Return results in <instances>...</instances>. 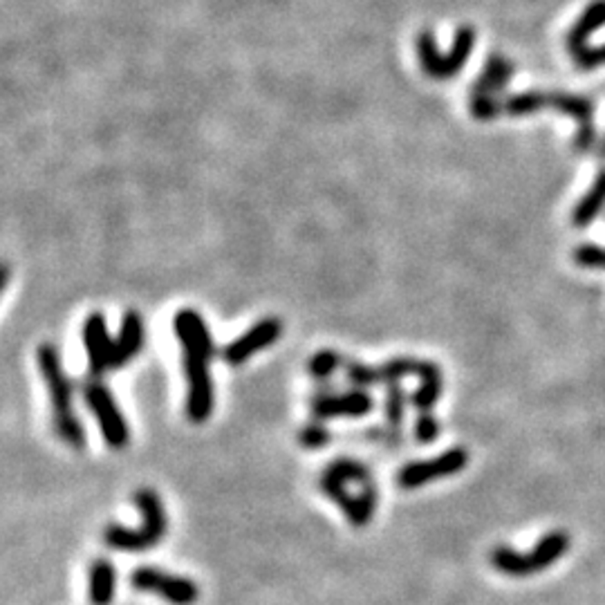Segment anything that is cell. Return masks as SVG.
<instances>
[{
	"mask_svg": "<svg viewBox=\"0 0 605 605\" xmlns=\"http://www.w3.org/2000/svg\"><path fill=\"white\" fill-rule=\"evenodd\" d=\"M603 25H605V0H594V3H590L588 9L581 14L579 23H576V25L570 30V34H568L570 54L583 50L585 43H588V38Z\"/></svg>",
	"mask_w": 605,
	"mask_h": 605,
	"instance_id": "2e32d148",
	"label": "cell"
},
{
	"mask_svg": "<svg viewBox=\"0 0 605 605\" xmlns=\"http://www.w3.org/2000/svg\"><path fill=\"white\" fill-rule=\"evenodd\" d=\"M471 114L480 122H492L503 112V102L495 97H484V94H471Z\"/></svg>",
	"mask_w": 605,
	"mask_h": 605,
	"instance_id": "484cf974",
	"label": "cell"
},
{
	"mask_svg": "<svg viewBox=\"0 0 605 605\" xmlns=\"http://www.w3.org/2000/svg\"><path fill=\"white\" fill-rule=\"evenodd\" d=\"M330 442H332L330 428L326 426V422H318V419L305 424V426L301 428V433H298V444H301L303 449H309V451L326 449Z\"/></svg>",
	"mask_w": 605,
	"mask_h": 605,
	"instance_id": "d4e9b609",
	"label": "cell"
},
{
	"mask_svg": "<svg viewBox=\"0 0 605 605\" xmlns=\"http://www.w3.org/2000/svg\"><path fill=\"white\" fill-rule=\"evenodd\" d=\"M492 563L493 568L507 576H516V579H522V576L536 574L533 571V565L530 561V554H521V551L512 550L507 545H498L493 547L492 551Z\"/></svg>",
	"mask_w": 605,
	"mask_h": 605,
	"instance_id": "44dd1931",
	"label": "cell"
},
{
	"mask_svg": "<svg viewBox=\"0 0 605 605\" xmlns=\"http://www.w3.org/2000/svg\"><path fill=\"white\" fill-rule=\"evenodd\" d=\"M542 108H550V94L545 93H521L503 99V112L509 117H525Z\"/></svg>",
	"mask_w": 605,
	"mask_h": 605,
	"instance_id": "7402d4cb",
	"label": "cell"
},
{
	"mask_svg": "<svg viewBox=\"0 0 605 605\" xmlns=\"http://www.w3.org/2000/svg\"><path fill=\"white\" fill-rule=\"evenodd\" d=\"M88 597L93 605H111L117 588V571L108 559H97L90 565Z\"/></svg>",
	"mask_w": 605,
	"mask_h": 605,
	"instance_id": "9a60e30c",
	"label": "cell"
},
{
	"mask_svg": "<svg viewBox=\"0 0 605 605\" xmlns=\"http://www.w3.org/2000/svg\"><path fill=\"white\" fill-rule=\"evenodd\" d=\"M513 63L500 54H492L484 63L483 74L475 79L471 94H484V97H498L507 88L509 79L513 76Z\"/></svg>",
	"mask_w": 605,
	"mask_h": 605,
	"instance_id": "5bb4252c",
	"label": "cell"
},
{
	"mask_svg": "<svg viewBox=\"0 0 605 605\" xmlns=\"http://www.w3.org/2000/svg\"><path fill=\"white\" fill-rule=\"evenodd\" d=\"M404 406H406V393L402 388V381H393L385 385V422H388L390 433H399L404 422Z\"/></svg>",
	"mask_w": 605,
	"mask_h": 605,
	"instance_id": "603a6c76",
	"label": "cell"
},
{
	"mask_svg": "<svg viewBox=\"0 0 605 605\" xmlns=\"http://www.w3.org/2000/svg\"><path fill=\"white\" fill-rule=\"evenodd\" d=\"M318 489L335 500L352 527H366L377 512L379 492L373 471L355 457H337L321 473Z\"/></svg>",
	"mask_w": 605,
	"mask_h": 605,
	"instance_id": "7a4b0ae2",
	"label": "cell"
},
{
	"mask_svg": "<svg viewBox=\"0 0 605 605\" xmlns=\"http://www.w3.org/2000/svg\"><path fill=\"white\" fill-rule=\"evenodd\" d=\"M570 550V536L568 532L556 530L545 533V536L538 541V545L533 547L530 561L533 565V571H542L547 570L550 565H554L556 561H561L565 556V551Z\"/></svg>",
	"mask_w": 605,
	"mask_h": 605,
	"instance_id": "e0dca14e",
	"label": "cell"
},
{
	"mask_svg": "<svg viewBox=\"0 0 605 605\" xmlns=\"http://www.w3.org/2000/svg\"><path fill=\"white\" fill-rule=\"evenodd\" d=\"M599 160H605V137L601 140V144H599Z\"/></svg>",
	"mask_w": 605,
	"mask_h": 605,
	"instance_id": "4dcf8cb0",
	"label": "cell"
},
{
	"mask_svg": "<svg viewBox=\"0 0 605 605\" xmlns=\"http://www.w3.org/2000/svg\"><path fill=\"white\" fill-rule=\"evenodd\" d=\"M175 335L184 347V370H187L189 395L187 415L193 424L207 422L213 411V384L209 377V361L216 359L218 350L207 323L195 309H180L173 318Z\"/></svg>",
	"mask_w": 605,
	"mask_h": 605,
	"instance_id": "6da1fadb",
	"label": "cell"
},
{
	"mask_svg": "<svg viewBox=\"0 0 605 605\" xmlns=\"http://www.w3.org/2000/svg\"><path fill=\"white\" fill-rule=\"evenodd\" d=\"M550 108L574 117L579 126H594V103L590 99L568 93H550Z\"/></svg>",
	"mask_w": 605,
	"mask_h": 605,
	"instance_id": "ffe728a7",
	"label": "cell"
},
{
	"mask_svg": "<svg viewBox=\"0 0 605 605\" xmlns=\"http://www.w3.org/2000/svg\"><path fill=\"white\" fill-rule=\"evenodd\" d=\"M137 509L141 512L144 521H141L140 530H126L122 525H111L103 532V541L108 547L119 551H144L155 547L157 542L164 538L166 533V512L164 504H161L160 495L152 489H140L132 495Z\"/></svg>",
	"mask_w": 605,
	"mask_h": 605,
	"instance_id": "277c9868",
	"label": "cell"
},
{
	"mask_svg": "<svg viewBox=\"0 0 605 605\" xmlns=\"http://www.w3.org/2000/svg\"><path fill=\"white\" fill-rule=\"evenodd\" d=\"M83 346L88 352V366L93 377H102L112 370V346L102 312H93L83 323Z\"/></svg>",
	"mask_w": 605,
	"mask_h": 605,
	"instance_id": "7c38bea8",
	"label": "cell"
},
{
	"mask_svg": "<svg viewBox=\"0 0 605 605\" xmlns=\"http://www.w3.org/2000/svg\"><path fill=\"white\" fill-rule=\"evenodd\" d=\"M280 332H283V323L276 317H267L263 321L256 323L254 327H249L245 335L238 337L236 341L222 347L220 356L229 366H242L245 361H249L256 352L274 346V343L280 339Z\"/></svg>",
	"mask_w": 605,
	"mask_h": 605,
	"instance_id": "8fae6325",
	"label": "cell"
},
{
	"mask_svg": "<svg viewBox=\"0 0 605 605\" xmlns=\"http://www.w3.org/2000/svg\"><path fill=\"white\" fill-rule=\"evenodd\" d=\"M81 395H83V402L88 404L93 415L97 417L106 444L114 451L126 449L128 440H131V431H128L126 419H123L122 411H119L111 390L99 381V377H93L83 381V385H81Z\"/></svg>",
	"mask_w": 605,
	"mask_h": 605,
	"instance_id": "8992f818",
	"label": "cell"
},
{
	"mask_svg": "<svg viewBox=\"0 0 605 605\" xmlns=\"http://www.w3.org/2000/svg\"><path fill=\"white\" fill-rule=\"evenodd\" d=\"M442 388H444V381H442V370L437 364H428L426 373L419 377V388L415 390V395L411 397V404L417 408L419 413L433 411L437 402L442 397Z\"/></svg>",
	"mask_w": 605,
	"mask_h": 605,
	"instance_id": "ac0fdd59",
	"label": "cell"
},
{
	"mask_svg": "<svg viewBox=\"0 0 605 605\" xmlns=\"http://www.w3.org/2000/svg\"><path fill=\"white\" fill-rule=\"evenodd\" d=\"M475 47V30L471 25H462L457 30L454 47L449 50V54H442L440 47H437L435 36L431 32H422L417 36V56L419 63H422L424 74L431 76L435 81H446L454 79L460 74V70L464 68L466 61L471 59V52Z\"/></svg>",
	"mask_w": 605,
	"mask_h": 605,
	"instance_id": "5b68a950",
	"label": "cell"
},
{
	"mask_svg": "<svg viewBox=\"0 0 605 605\" xmlns=\"http://www.w3.org/2000/svg\"><path fill=\"white\" fill-rule=\"evenodd\" d=\"M571 59H574V63L579 65V70H585V73H590V70H597L599 65L605 63V45L601 47L585 45L583 50L574 52Z\"/></svg>",
	"mask_w": 605,
	"mask_h": 605,
	"instance_id": "f1b7e54d",
	"label": "cell"
},
{
	"mask_svg": "<svg viewBox=\"0 0 605 605\" xmlns=\"http://www.w3.org/2000/svg\"><path fill=\"white\" fill-rule=\"evenodd\" d=\"M594 144H597V128L579 126L574 140H571V149H574L576 152H588L594 149Z\"/></svg>",
	"mask_w": 605,
	"mask_h": 605,
	"instance_id": "f546056e",
	"label": "cell"
},
{
	"mask_svg": "<svg viewBox=\"0 0 605 605\" xmlns=\"http://www.w3.org/2000/svg\"><path fill=\"white\" fill-rule=\"evenodd\" d=\"M38 368H41L43 381L47 385L52 402V419H54V428L59 433L61 440L73 449H83L85 446V431L81 426L79 417L74 413V390L70 384L68 375H65L63 364H61L59 350L50 343H43L36 350Z\"/></svg>",
	"mask_w": 605,
	"mask_h": 605,
	"instance_id": "3957f363",
	"label": "cell"
},
{
	"mask_svg": "<svg viewBox=\"0 0 605 605\" xmlns=\"http://www.w3.org/2000/svg\"><path fill=\"white\" fill-rule=\"evenodd\" d=\"M469 464V451L455 446V449L444 451L442 455L433 457V460H419V462H408L399 469L397 473V484L406 492L411 489H419L424 484L433 483L437 478H449V475L460 473Z\"/></svg>",
	"mask_w": 605,
	"mask_h": 605,
	"instance_id": "ba28073f",
	"label": "cell"
},
{
	"mask_svg": "<svg viewBox=\"0 0 605 605\" xmlns=\"http://www.w3.org/2000/svg\"><path fill=\"white\" fill-rule=\"evenodd\" d=\"M574 260L585 269H605V247L581 245L574 249Z\"/></svg>",
	"mask_w": 605,
	"mask_h": 605,
	"instance_id": "4316f807",
	"label": "cell"
},
{
	"mask_svg": "<svg viewBox=\"0 0 605 605\" xmlns=\"http://www.w3.org/2000/svg\"><path fill=\"white\" fill-rule=\"evenodd\" d=\"M605 207V169L597 175V182L592 184V189L588 190L583 200L576 204V209L571 211V222L576 227H588L590 222L597 220L599 213Z\"/></svg>",
	"mask_w": 605,
	"mask_h": 605,
	"instance_id": "d6986e66",
	"label": "cell"
},
{
	"mask_svg": "<svg viewBox=\"0 0 605 605\" xmlns=\"http://www.w3.org/2000/svg\"><path fill=\"white\" fill-rule=\"evenodd\" d=\"M309 408H312V417L318 422L335 417H366L373 413L375 402L364 388H352L347 393H335L330 385L318 388L314 397L309 399Z\"/></svg>",
	"mask_w": 605,
	"mask_h": 605,
	"instance_id": "30bf717a",
	"label": "cell"
},
{
	"mask_svg": "<svg viewBox=\"0 0 605 605\" xmlns=\"http://www.w3.org/2000/svg\"><path fill=\"white\" fill-rule=\"evenodd\" d=\"M431 361L413 359V356H397V359H388L385 364L366 366L361 361H347L346 364V377L355 388H370L377 384H393V381H402L404 377H422L426 373Z\"/></svg>",
	"mask_w": 605,
	"mask_h": 605,
	"instance_id": "9c48e42d",
	"label": "cell"
},
{
	"mask_svg": "<svg viewBox=\"0 0 605 605\" xmlns=\"http://www.w3.org/2000/svg\"><path fill=\"white\" fill-rule=\"evenodd\" d=\"M440 437V422H437L435 415L431 411L419 413L415 419V440L419 444H431Z\"/></svg>",
	"mask_w": 605,
	"mask_h": 605,
	"instance_id": "83f0119b",
	"label": "cell"
},
{
	"mask_svg": "<svg viewBox=\"0 0 605 605\" xmlns=\"http://www.w3.org/2000/svg\"><path fill=\"white\" fill-rule=\"evenodd\" d=\"M347 359L337 350H318L307 361V373L317 381H327L339 368H346Z\"/></svg>",
	"mask_w": 605,
	"mask_h": 605,
	"instance_id": "cb8c5ba5",
	"label": "cell"
},
{
	"mask_svg": "<svg viewBox=\"0 0 605 605\" xmlns=\"http://www.w3.org/2000/svg\"><path fill=\"white\" fill-rule=\"evenodd\" d=\"M131 585L137 592L157 594L173 605H193L200 599V588L187 576H175L151 565H141L131 574Z\"/></svg>",
	"mask_w": 605,
	"mask_h": 605,
	"instance_id": "52a82bcc",
	"label": "cell"
},
{
	"mask_svg": "<svg viewBox=\"0 0 605 605\" xmlns=\"http://www.w3.org/2000/svg\"><path fill=\"white\" fill-rule=\"evenodd\" d=\"M146 343V332L141 317L135 309H128L123 312L122 327H119V337L114 339L112 346V370L123 368V366L131 364L137 355L141 352Z\"/></svg>",
	"mask_w": 605,
	"mask_h": 605,
	"instance_id": "4fadbf2b",
	"label": "cell"
}]
</instances>
